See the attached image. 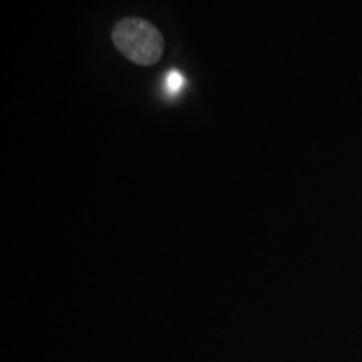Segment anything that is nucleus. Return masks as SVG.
Masks as SVG:
<instances>
[{"label":"nucleus","instance_id":"f257e3e1","mask_svg":"<svg viewBox=\"0 0 362 362\" xmlns=\"http://www.w3.org/2000/svg\"><path fill=\"white\" fill-rule=\"evenodd\" d=\"M112 42L126 59L138 66H153L160 61L165 40L160 29L139 17H124L112 29Z\"/></svg>","mask_w":362,"mask_h":362},{"label":"nucleus","instance_id":"f03ea898","mask_svg":"<svg viewBox=\"0 0 362 362\" xmlns=\"http://www.w3.org/2000/svg\"><path fill=\"white\" fill-rule=\"evenodd\" d=\"M181 88H183V78H181L180 72L171 71L168 78H166V89H168L170 93H178Z\"/></svg>","mask_w":362,"mask_h":362}]
</instances>
